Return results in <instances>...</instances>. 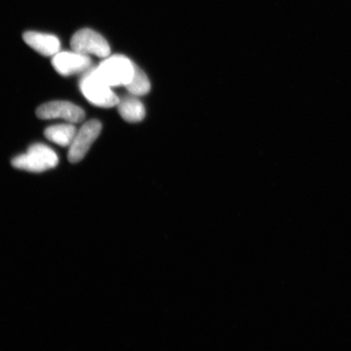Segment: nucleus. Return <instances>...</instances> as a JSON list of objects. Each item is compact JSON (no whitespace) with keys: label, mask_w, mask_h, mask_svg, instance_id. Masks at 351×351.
<instances>
[{"label":"nucleus","mask_w":351,"mask_h":351,"mask_svg":"<svg viewBox=\"0 0 351 351\" xmlns=\"http://www.w3.org/2000/svg\"><path fill=\"white\" fill-rule=\"evenodd\" d=\"M79 87L86 99L95 106L110 108L117 106L119 103L120 98L99 76L95 68H90L83 73Z\"/></svg>","instance_id":"1"},{"label":"nucleus","mask_w":351,"mask_h":351,"mask_svg":"<svg viewBox=\"0 0 351 351\" xmlns=\"http://www.w3.org/2000/svg\"><path fill=\"white\" fill-rule=\"evenodd\" d=\"M58 163L56 153L41 143L32 145L29 147L27 153L16 156L12 160V165L14 168L32 173H42L53 169Z\"/></svg>","instance_id":"2"},{"label":"nucleus","mask_w":351,"mask_h":351,"mask_svg":"<svg viewBox=\"0 0 351 351\" xmlns=\"http://www.w3.org/2000/svg\"><path fill=\"white\" fill-rule=\"evenodd\" d=\"M134 67L135 64L126 56L115 55L102 61L95 70L108 86H126L133 78Z\"/></svg>","instance_id":"3"},{"label":"nucleus","mask_w":351,"mask_h":351,"mask_svg":"<svg viewBox=\"0 0 351 351\" xmlns=\"http://www.w3.org/2000/svg\"><path fill=\"white\" fill-rule=\"evenodd\" d=\"M72 49L78 53L92 54L107 58L111 53V49L106 39L102 35L90 29H82L74 34L70 41Z\"/></svg>","instance_id":"4"},{"label":"nucleus","mask_w":351,"mask_h":351,"mask_svg":"<svg viewBox=\"0 0 351 351\" xmlns=\"http://www.w3.org/2000/svg\"><path fill=\"white\" fill-rule=\"evenodd\" d=\"M101 130L102 124L95 119L87 121L82 126L77 132L72 144L70 145L68 154L70 163H78L86 156L92 144L98 138Z\"/></svg>","instance_id":"5"},{"label":"nucleus","mask_w":351,"mask_h":351,"mask_svg":"<svg viewBox=\"0 0 351 351\" xmlns=\"http://www.w3.org/2000/svg\"><path fill=\"white\" fill-rule=\"evenodd\" d=\"M43 120L64 119L70 123H80L85 119L84 110L67 101H52L44 104L36 111Z\"/></svg>","instance_id":"6"},{"label":"nucleus","mask_w":351,"mask_h":351,"mask_svg":"<svg viewBox=\"0 0 351 351\" xmlns=\"http://www.w3.org/2000/svg\"><path fill=\"white\" fill-rule=\"evenodd\" d=\"M56 71L64 77L85 73L91 68L89 56L76 51L58 52L51 60Z\"/></svg>","instance_id":"7"},{"label":"nucleus","mask_w":351,"mask_h":351,"mask_svg":"<svg viewBox=\"0 0 351 351\" xmlns=\"http://www.w3.org/2000/svg\"><path fill=\"white\" fill-rule=\"evenodd\" d=\"M25 43L44 56H54L60 50V42L55 35L34 32L23 34Z\"/></svg>","instance_id":"8"},{"label":"nucleus","mask_w":351,"mask_h":351,"mask_svg":"<svg viewBox=\"0 0 351 351\" xmlns=\"http://www.w3.org/2000/svg\"><path fill=\"white\" fill-rule=\"evenodd\" d=\"M117 108L121 117L127 122H140L146 116L143 104L138 99V96L131 94L120 98Z\"/></svg>","instance_id":"9"},{"label":"nucleus","mask_w":351,"mask_h":351,"mask_svg":"<svg viewBox=\"0 0 351 351\" xmlns=\"http://www.w3.org/2000/svg\"><path fill=\"white\" fill-rule=\"evenodd\" d=\"M77 132L76 127L72 124H61L48 127L44 135L49 141L61 147H70Z\"/></svg>","instance_id":"10"},{"label":"nucleus","mask_w":351,"mask_h":351,"mask_svg":"<svg viewBox=\"0 0 351 351\" xmlns=\"http://www.w3.org/2000/svg\"><path fill=\"white\" fill-rule=\"evenodd\" d=\"M130 94L135 96L147 95L151 90V82L141 69L135 64L133 78L128 85L125 86Z\"/></svg>","instance_id":"11"}]
</instances>
